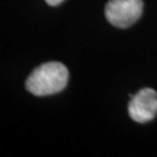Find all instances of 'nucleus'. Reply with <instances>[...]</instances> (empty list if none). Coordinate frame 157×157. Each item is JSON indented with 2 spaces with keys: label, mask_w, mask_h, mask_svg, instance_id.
<instances>
[{
  "label": "nucleus",
  "mask_w": 157,
  "mask_h": 157,
  "mask_svg": "<svg viewBox=\"0 0 157 157\" xmlns=\"http://www.w3.org/2000/svg\"><path fill=\"white\" fill-rule=\"evenodd\" d=\"M47 1V4L50 6H57L58 4H61L63 0H45Z\"/></svg>",
  "instance_id": "nucleus-4"
},
{
  "label": "nucleus",
  "mask_w": 157,
  "mask_h": 157,
  "mask_svg": "<svg viewBox=\"0 0 157 157\" xmlns=\"http://www.w3.org/2000/svg\"><path fill=\"white\" fill-rule=\"evenodd\" d=\"M142 0H109L105 7L107 21L119 28H127L140 19Z\"/></svg>",
  "instance_id": "nucleus-2"
},
{
  "label": "nucleus",
  "mask_w": 157,
  "mask_h": 157,
  "mask_svg": "<svg viewBox=\"0 0 157 157\" xmlns=\"http://www.w3.org/2000/svg\"><path fill=\"white\" fill-rule=\"evenodd\" d=\"M128 113L130 118L139 124L152 120L157 114V93L152 89L144 87L132 95Z\"/></svg>",
  "instance_id": "nucleus-3"
},
{
  "label": "nucleus",
  "mask_w": 157,
  "mask_h": 157,
  "mask_svg": "<svg viewBox=\"0 0 157 157\" xmlns=\"http://www.w3.org/2000/svg\"><path fill=\"white\" fill-rule=\"evenodd\" d=\"M69 71L59 62H48L36 67L26 80V89L37 97L55 94L67 84Z\"/></svg>",
  "instance_id": "nucleus-1"
}]
</instances>
